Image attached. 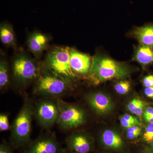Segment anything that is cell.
Returning a JSON list of instances; mask_svg holds the SVG:
<instances>
[{"label": "cell", "mask_w": 153, "mask_h": 153, "mask_svg": "<svg viewBox=\"0 0 153 153\" xmlns=\"http://www.w3.org/2000/svg\"><path fill=\"white\" fill-rule=\"evenodd\" d=\"M10 84V71L8 62L5 57L2 56L0 59V89L5 91Z\"/></svg>", "instance_id": "cell-14"}, {"label": "cell", "mask_w": 153, "mask_h": 153, "mask_svg": "<svg viewBox=\"0 0 153 153\" xmlns=\"http://www.w3.org/2000/svg\"><path fill=\"white\" fill-rule=\"evenodd\" d=\"M152 149H153V141L152 142Z\"/></svg>", "instance_id": "cell-32"}, {"label": "cell", "mask_w": 153, "mask_h": 153, "mask_svg": "<svg viewBox=\"0 0 153 153\" xmlns=\"http://www.w3.org/2000/svg\"><path fill=\"white\" fill-rule=\"evenodd\" d=\"M63 153H76L75 152H73V151H71L69 150L68 149H64V151H63Z\"/></svg>", "instance_id": "cell-31"}, {"label": "cell", "mask_w": 153, "mask_h": 153, "mask_svg": "<svg viewBox=\"0 0 153 153\" xmlns=\"http://www.w3.org/2000/svg\"><path fill=\"white\" fill-rule=\"evenodd\" d=\"M11 128L8 116L5 113H1L0 114V131H7L9 130H11Z\"/></svg>", "instance_id": "cell-19"}, {"label": "cell", "mask_w": 153, "mask_h": 153, "mask_svg": "<svg viewBox=\"0 0 153 153\" xmlns=\"http://www.w3.org/2000/svg\"><path fill=\"white\" fill-rule=\"evenodd\" d=\"M0 40L3 45L13 49L16 48V39L13 29L10 24L6 22L0 25Z\"/></svg>", "instance_id": "cell-13"}, {"label": "cell", "mask_w": 153, "mask_h": 153, "mask_svg": "<svg viewBox=\"0 0 153 153\" xmlns=\"http://www.w3.org/2000/svg\"><path fill=\"white\" fill-rule=\"evenodd\" d=\"M58 99L43 97L34 104V117L43 128L49 129L57 124L59 115Z\"/></svg>", "instance_id": "cell-6"}, {"label": "cell", "mask_w": 153, "mask_h": 153, "mask_svg": "<svg viewBox=\"0 0 153 153\" xmlns=\"http://www.w3.org/2000/svg\"><path fill=\"white\" fill-rule=\"evenodd\" d=\"M34 104L32 100L25 98L22 108L11 126L9 144L13 150L24 149L32 140L31 138Z\"/></svg>", "instance_id": "cell-1"}, {"label": "cell", "mask_w": 153, "mask_h": 153, "mask_svg": "<svg viewBox=\"0 0 153 153\" xmlns=\"http://www.w3.org/2000/svg\"><path fill=\"white\" fill-rule=\"evenodd\" d=\"M102 143L108 147L118 149L123 145L121 137L117 134L111 130H106L102 135Z\"/></svg>", "instance_id": "cell-16"}, {"label": "cell", "mask_w": 153, "mask_h": 153, "mask_svg": "<svg viewBox=\"0 0 153 153\" xmlns=\"http://www.w3.org/2000/svg\"><path fill=\"white\" fill-rule=\"evenodd\" d=\"M72 85L45 68L42 64L40 74L35 82L33 93L43 97L60 98L66 95Z\"/></svg>", "instance_id": "cell-3"}, {"label": "cell", "mask_w": 153, "mask_h": 153, "mask_svg": "<svg viewBox=\"0 0 153 153\" xmlns=\"http://www.w3.org/2000/svg\"></svg>", "instance_id": "cell-33"}, {"label": "cell", "mask_w": 153, "mask_h": 153, "mask_svg": "<svg viewBox=\"0 0 153 153\" xmlns=\"http://www.w3.org/2000/svg\"><path fill=\"white\" fill-rule=\"evenodd\" d=\"M130 82L128 81H122L118 82L114 86V88L118 93L124 94L127 93L130 88Z\"/></svg>", "instance_id": "cell-18"}, {"label": "cell", "mask_w": 153, "mask_h": 153, "mask_svg": "<svg viewBox=\"0 0 153 153\" xmlns=\"http://www.w3.org/2000/svg\"><path fill=\"white\" fill-rule=\"evenodd\" d=\"M66 149L76 153H89L92 149V141L88 136L81 133H73L66 137Z\"/></svg>", "instance_id": "cell-9"}, {"label": "cell", "mask_w": 153, "mask_h": 153, "mask_svg": "<svg viewBox=\"0 0 153 153\" xmlns=\"http://www.w3.org/2000/svg\"><path fill=\"white\" fill-rule=\"evenodd\" d=\"M50 37L39 31H35L29 35L27 45L29 52L36 59H40L43 52L49 47Z\"/></svg>", "instance_id": "cell-10"}, {"label": "cell", "mask_w": 153, "mask_h": 153, "mask_svg": "<svg viewBox=\"0 0 153 153\" xmlns=\"http://www.w3.org/2000/svg\"><path fill=\"white\" fill-rule=\"evenodd\" d=\"M123 117L126 120L132 123H134L135 125H140V122L136 118L128 114H125Z\"/></svg>", "instance_id": "cell-24"}, {"label": "cell", "mask_w": 153, "mask_h": 153, "mask_svg": "<svg viewBox=\"0 0 153 153\" xmlns=\"http://www.w3.org/2000/svg\"><path fill=\"white\" fill-rule=\"evenodd\" d=\"M19 153H63L61 146L55 134L50 131L40 135Z\"/></svg>", "instance_id": "cell-8"}, {"label": "cell", "mask_w": 153, "mask_h": 153, "mask_svg": "<svg viewBox=\"0 0 153 153\" xmlns=\"http://www.w3.org/2000/svg\"><path fill=\"white\" fill-rule=\"evenodd\" d=\"M136 59L141 64L147 65L153 61V51L151 47L143 45L138 49Z\"/></svg>", "instance_id": "cell-17"}, {"label": "cell", "mask_w": 153, "mask_h": 153, "mask_svg": "<svg viewBox=\"0 0 153 153\" xmlns=\"http://www.w3.org/2000/svg\"><path fill=\"white\" fill-rule=\"evenodd\" d=\"M145 120L149 123H153V117H144Z\"/></svg>", "instance_id": "cell-30"}, {"label": "cell", "mask_w": 153, "mask_h": 153, "mask_svg": "<svg viewBox=\"0 0 153 153\" xmlns=\"http://www.w3.org/2000/svg\"><path fill=\"white\" fill-rule=\"evenodd\" d=\"M134 34L143 45L153 47V26L138 28Z\"/></svg>", "instance_id": "cell-15"}, {"label": "cell", "mask_w": 153, "mask_h": 153, "mask_svg": "<svg viewBox=\"0 0 153 153\" xmlns=\"http://www.w3.org/2000/svg\"><path fill=\"white\" fill-rule=\"evenodd\" d=\"M127 133H131L134 132H141V129L139 127L135 126L127 128Z\"/></svg>", "instance_id": "cell-28"}, {"label": "cell", "mask_w": 153, "mask_h": 153, "mask_svg": "<svg viewBox=\"0 0 153 153\" xmlns=\"http://www.w3.org/2000/svg\"><path fill=\"white\" fill-rule=\"evenodd\" d=\"M144 85L146 87H153V75L146 76L143 80Z\"/></svg>", "instance_id": "cell-23"}, {"label": "cell", "mask_w": 153, "mask_h": 153, "mask_svg": "<svg viewBox=\"0 0 153 153\" xmlns=\"http://www.w3.org/2000/svg\"><path fill=\"white\" fill-rule=\"evenodd\" d=\"M13 149L9 143L3 140L0 144V153H13Z\"/></svg>", "instance_id": "cell-22"}, {"label": "cell", "mask_w": 153, "mask_h": 153, "mask_svg": "<svg viewBox=\"0 0 153 153\" xmlns=\"http://www.w3.org/2000/svg\"><path fill=\"white\" fill-rule=\"evenodd\" d=\"M145 116L153 117V108L149 107L144 112V117Z\"/></svg>", "instance_id": "cell-29"}, {"label": "cell", "mask_w": 153, "mask_h": 153, "mask_svg": "<svg viewBox=\"0 0 153 153\" xmlns=\"http://www.w3.org/2000/svg\"><path fill=\"white\" fill-rule=\"evenodd\" d=\"M59 115L57 124L63 131L76 128L85 123V115L82 108L58 98Z\"/></svg>", "instance_id": "cell-7"}, {"label": "cell", "mask_w": 153, "mask_h": 153, "mask_svg": "<svg viewBox=\"0 0 153 153\" xmlns=\"http://www.w3.org/2000/svg\"><path fill=\"white\" fill-rule=\"evenodd\" d=\"M71 69L75 74L86 75L90 72L91 64L90 57L73 48L69 49Z\"/></svg>", "instance_id": "cell-11"}, {"label": "cell", "mask_w": 153, "mask_h": 153, "mask_svg": "<svg viewBox=\"0 0 153 153\" xmlns=\"http://www.w3.org/2000/svg\"><path fill=\"white\" fill-rule=\"evenodd\" d=\"M89 105L98 114H104L112 109V105L110 99L101 93L91 94L88 98Z\"/></svg>", "instance_id": "cell-12"}, {"label": "cell", "mask_w": 153, "mask_h": 153, "mask_svg": "<svg viewBox=\"0 0 153 153\" xmlns=\"http://www.w3.org/2000/svg\"><path fill=\"white\" fill-rule=\"evenodd\" d=\"M144 104V102L142 100L138 99H134L128 103V108L129 110L134 114L138 108Z\"/></svg>", "instance_id": "cell-21"}, {"label": "cell", "mask_w": 153, "mask_h": 153, "mask_svg": "<svg viewBox=\"0 0 153 153\" xmlns=\"http://www.w3.org/2000/svg\"><path fill=\"white\" fill-rule=\"evenodd\" d=\"M129 74L128 68L108 58L96 56L92 61L90 74L99 81L113 78H123Z\"/></svg>", "instance_id": "cell-5"}, {"label": "cell", "mask_w": 153, "mask_h": 153, "mask_svg": "<svg viewBox=\"0 0 153 153\" xmlns=\"http://www.w3.org/2000/svg\"><path fill=\"white\" fill-rule=\"evenodd\" d=\"M42 64L24 50H19L12 60L11 74L17 87L24 88L35 82L39 76Z\"/></svg>", "instance_id": "cell-2"}, {"label": "cell", "mask_w": 153, "mask_h": 153, "mask_svg": "<svg viewBox=\"0 0 153 153\" xmlns=\"http://www.w3.org/2000/svg\"><path fill=\"white\" fill-rule=\"evenodd\" d=\"M141 132H134L127 133V137L130 140H133L136 138L140 134Z\"/></svg>", "instance_id": "cell-26"}, {"label": "cell", "mask_w": 153, "mask_h": 153, "mask_svg": "<svg viewBox=\"0 0 153 153\" xmlns=\"http://www.w3.org/2000/svg\"><path fill=\"white\" fill-rule=\"evenodd\" d=\"M145 141L151 143L153 141V123H150L147 127L146 131L143 134Z\"/></svg>", "instance_id": "cell-20"}, {"label": "cell", "mask_w": 153, "mask_h": 153, "mask_svg": "<svg viewBox=\"0 0 153 153\" xmlns=\"http://www.w3.org/2000/svg\"><path fill=\"white\" fill-rule=\"evenodd\" d=\"M69 49L68 47H54L47 53L42 65L72 85L78 76L71 68Z\"/></svg>", "instance_id": "cell-4"}, {"label": "cell", "mask_w": 153, "mask_h": 153, "mask_svg": "<svg viewBox=\"0 0 153 153\" xmlns=\"http://www.w3.org/2000/svg\"><path fill=\"white\" fill-rule=\"evenodd\" d=\"M145 94L150 98L153 97V87H146L145 89Z\"/></svg>", "instance_id": "cell-27"}, {"label": "cell", "mask_w": 153, "mask_h": 153, "mask_svg": "<svg viewBox=\"0 0 153 153\" xmlns=\"http://www.w3.org/2000/svg\"><path fill=\"white\" fill-rule=\"evenodd\" d=\"M120 123L123 126L127 128L131 127L134 126H136L135 125L134 123H132L126 120L123 117L120 119Z\"/></svg>", "instance_id": "cell-25"}]
</instances>
